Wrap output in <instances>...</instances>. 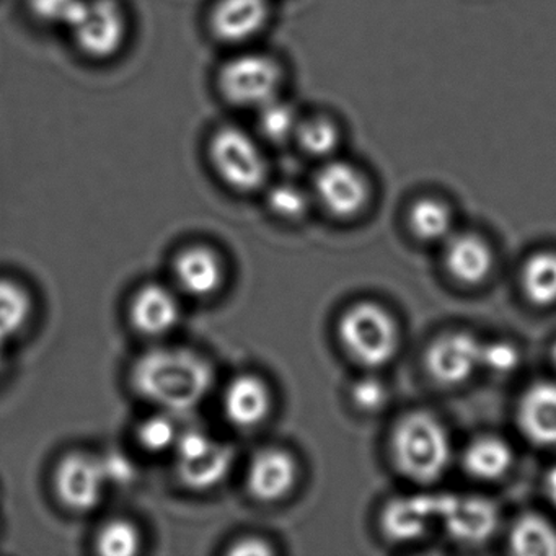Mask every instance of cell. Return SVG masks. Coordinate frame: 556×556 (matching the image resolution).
I'll use <instances>...</instances> for the list:
<instances>
[{
    "mask_svg": "<svg viewBox=\"0 0 556 556\" xmlns=\"http://www.w3.org/2000/svg\"><path fill=\"white\" fill-rule=\"evenodd\" d=\"M136 392L165 412H190L213 389L211 364L184 348H157L142 354L131 370Z\"/></svg>",
    "mask_w": 556,
    "mask_h": 556,
    "instance_id": "cell-1",
    "label": "cell"
},
{
    "mask_svg": "<svg viewBox=\"0 0 556 556\" xmlns=\"http://www.w3.org/2000/svg\"><path fill=\"white\" fill-rule=\"evenodd\" d=\"M392 452L400 471L409 480L431 483L451 464V438L431 413L415 412L405 416L393 431Z\"/></svg>",
    "mask_w": 556,
    "mask_h": 556,
    "instance_id": "cell-2",
    "label": "cell"
},
{
    "mask_svg": "<svg viewBox=\"0 0 556 556\" xmlns=\"http://www.w3.org/2000/svg\"><path fill=\"white\" fill-rule=\"evenodd\" d=\"M338 338L344 351L361 366H386L399 353L400 331L395 318L374 302H359L341 315Z\"/></svg>",
    "mask_w": 556,
    "mask_h": 556,
    "instance_id": "cell-3",
    "label": "cell"
},
{
    "mask_svg": "<svg viewBox=\"0 0 556 556\" xmlns=\"http://www.w3.org/2000/svg\"><path fill=\"white\" fill-rule=\"evenodd\" d=\"M210 159L217 177L233 191L252 193L265 185L268 162L258 142L242 129H219L211 139Z\"/></svg>",
    "mask_w": 556,
    "mask_h": 556,
    "instance_id": "cell-4",
    "label": "cell"
},
{
    "mask_svg": "<svg viewBox=\"0 0 556 556\" xmlns=\"http://www.w3.org/2000/svg\"><path fill=\"white\" fill-rule=\"evenodd\" d=\"M174 451L178 478L190 490H213L232 470V448L200 429L180 432Z\"/></svg>",
    "mask_w": 556,
    "mask_h": 556,
    "instance_id": "cell-5",
    "label": "cell"
},
{
    "mask_svg": "<svg viewBox=\"0 0 556 556\" xmlns=\"http://www.w3.org/2000/svg\"><path fill=\"white\" fill-rule=\"evenodd\" d=\"M220 90L233 105L262 109L278 97L281 71L265 54H240L220 71Z\"/></svg>",
    "mask_w": 556,
    "mask_h": 556,
    "instance_id": "cell-6",
    "label": "cell"
},
{
    "mask_svg": "<svg viewBox=\"0 0 556 556\" xmlns=\"http://www.w3.org/2000/svg\"><path fill=\"white\" fill-rule=\"evenodd\" d=\"M77 47L92 58L113 56L126 38V21L116 0H80L67 22Z\"/></svg>",
    "mask_w": 556,
    "mask_h": 556,
    "instance_id": "cell-7",
    "label": "cell"
},
{
    "mask_svg": "<svg viewBox=\"0 0 556 556\" xmlns=\"http://www.w3.org/2000/svg\"><path fill=\"white\" fill-rule=\"evenodd\" d=\"M53 484L58 500L66 509L84 514L100 506L109 481L100 458L76 452L61 458L54 470Z\"/></svg>",
    "mask_w": 556,
    "mask_h": 556,
    "instance_id": "cell-8",
    "label": "cell"
},
{
    "mask_svg": "<svg viewBox=\"0 0 556 556\" xmlns=\"http://www.w3.org/2000/svg\"><path fill=\"white\" fill-rule=\"evenodd\" d=\"M481 350L483 343L473 334H442L426 353V370L439 386H462L481 369Z\"/></svg>",
    "mask_w": 556,
    "mask_h": 556,
    "instance_id": "cell-9",
    "label": "cell"
},
{
    "mask_svg": "<svg viewBox=\"0 0 556 556\" xmlns=\"http://www.w3.org/2000/svg\"><path fill=\"white\" fill-rule=\"evenodd\" d=\"M315 194L331 216L351 219L366 206L369 185L354 165L331 161L315 177Z\"/></svg>",
    "mask_w": 556,
    "mask_h": 556,
    "instance_id": "cell-10",
    "label": "cell"
},
{
    "mask_svg": "<svg viewBox=\"0 0 556 556\" xmlns=\"http://www.w3.org/2000/svg\"><path fill=\"white\" fill-rule=\"evenodd\" d=\"M445 494H415L396 497L387 504L382 514V529L393 542H416L434 523L441 522Z\"/></svg>",
    "mask_w": 556,
    "mask_h": 556,
    "instance_id": "cell-11",
    "label": "cell"
},
{
    "mask_svg": "<svg viewBox=\"0 0 556 556\" xmlns=\"http://www.w3.org/2000/svg\"><path fill=\"white\" fill-rule=\"evenodd\" d=\"M298 473V462L288 451L263 448L250 462L247 488L260 503H278L291 493Z\"/></svg>",
    "mask_w": 556,
    "mask_h": 556,
    "instance_id": "cell-12",
    "label": "cell"
},
{
    "mask_svg": "<svg viewBox=\"0 0 556 556\" xmlns=\"http://www.w3.org/2000/svg\"><path fill=\"white\" fill-rule=\"evenodd\" d=\"M496 506L478 496H444L441 523L445 532L460 543H481L496 530Z\"/></svg>",
    "mask_w": 556,
    "mask_h": 556,
    "instance_id": "cell-13",
    "label": "cell"
},
{
    "mask_svg": "<svg viewBox=\"0 0 556 556\" xmlns=\"http://www.w3.org/2000/svg\"><path fill=\"white\" fill-rule=\"evenodd\" d=\"M177 295L164 286L149 285L139 289L129 305L132 327L142 337H165L180 321Z\"/></svg>",
    "mask_w": 556,
    "mask_h": 556,
    "instance_id": "cell-14",
    "label": "cell"
},
{
    "mask_svg": "<svg viewBox=\"0 0 556 556\" xmlns=\"http://www.w3.org/2000/svg\"><path fill=\"white\" fill-rule=\"evenodd\" d=\"M271 405L269 387L252 374L236 377L224 390V415L239 429L258 428L268 418Z\"/></svg>",
    "mask_w": 556,
    "mask_h": 556,
    "instance_id": "cell-15",
    "label": "cell"
},
{
    "mask_svg": "<svg viewBox=\"0 0 556 556\" xmlns=\"http://www.w3.org/2000/svg\"><path fill=\"white\" fill-rule=\"evenodd\" d=\"M520 431L533 444L556 447V383L530 386L517 406Z\"/></svg>",
    "mask_w": 556,
    "mask_h": 556,
    "instance_id": "cell-16",
    "label": "cell"
},
{
    "mask_svg": "<svg viewBox=\"0 0 556 556\" xmlns=\"http://www.w3.org/2000/svg\"><path fill=\"white\" fill-rule=\"evenodd\" d=\"M175 281L191 298H210L224 282V266L219 256L206 247H191L175 260Z\"/></svg>",
    "mask_w": 556,
    "mask_h": 556,
    "instance_id": "cell-17",
    "label": "cell"
},
{
    "mask_svg": "<svg viewBox=\"0 0 556 556\" xmlns=\"http://www.w3.org/2000/svg\"><path fill=\"white\" fill-rule=\"evenodd\" d=\"M268 14V0H219L211 17V27L220 40L242 43L265 27Z\"/></svg>",
    "mask_w": 556,
    "mask_h": 556,
    "instance_id": "cell-18",
    "label": "cell"
},
{
    "mask_svg": "<svg viewBox=\"0 0 556 556\" xmlns=\"http://www.w3.org/2000/svg\"><path fill=\"white\" fill-rule=\"evenodd\" d=\"M445 268L462 285H481L493 269V252L481 237L462 233L447 240Z\"/></svg>",
    "mask_w": 556,
    "mask_h": 556,
    "instance_id": "cell-19",
    "label": "cell"
},
{
    "mask_svg": "<svg viewBox=\"0 0 556 556\" xmlns=\"http://www.w3.org/2000/svg\"><path fill=\"white\" fill-rule=\"evenodd\" d=\"M513 448L496 435L475 439L464 454L465 470L483 481L500 480L513 467Z\"/></svg>",
    "mask_w": 556,
    "mask_h": 556,
    "instance_id": "cell-20",
    "label": "cell"
},
{
    "mask_svg": "<svg viewBox=\"0 0 556 556\" xmlns=\"http://www.w3.org/2000/svg\"><path fill=\"white\" fill-rule=\"evenodd\" d=\"M510 548L517 555H556V529L539 514H526L514 522L509 533Z\"/></svg>",
    "mask_w": 556,
    "mask_h": 556,
    "instance_id": "cell-21",
    "label": "cell"
},
{
    "mask_svg": "<svg viewBox=\"0 0 556 556\" xmlns=\"http://www.w3.org/2000/svg\"><path fill=\"white\" fill-rule=\"evenodd\" d=\"M523 294L536 307L556 304V252L533 253L520 275Z\"/></svg>",
    "mask_w": 556,
    "mask_h": 556,
    "instance_id": "cell-22",
    "label": "cell"
},
{
    "mask_svg": "<svg viewBox=\"0 0 556 556\" xmlns=\"http://www.w3.org/2000/svg\"><path fill=\"white\" fill-rule=\"evenodd\" d=\"M31 299L17 282L0 279V343L5 344L27 327Z\"/></svg>",
    "mask_w": 556,
    "mask_h": 556,
    "instance_id": "cell-23",
    "label": "cell"
},
{
    "mask_svg": "<svg viewBox=\"0 0 556 556\" xmlns=\"http://www.w3.org/2000/svg\"><path fill=\"white\" fill-rule=\"evenodd\" d=\"M451 207L434 198L416 201L409 211V227L418 239L438 242L447 239L452 229Z\"/></svg>",
    "mask_w": 556,
    "mask_h": 556,
    "instance_id": "cell-24",
    "label": "cell"
},
{
    "mask_svg": "<svg viewBox=\"0 0 556 556\" xmlns=\"http://www.w3.org/2000/svg\"><path fill=\"white\" fill-rule=\"evenodd\" d=\"M294 138L312 157H330L340 144V132L334 123L320 116L299 123Z\"/></svg>",
    "mask_w": 556,
    "mask_h": 556,
    "instance_id": "cell-25",
    "label": "cell"
},
{
    "mask_svg": "<svg viewBox=\"0 0 556 556\" xmlns=\"http://www.w3.org/2000/svg\"><path fill=\"white\" fill-rule=\"evenodd\" d=\"M97 552L103 556H132L141 548V533L128 520H110L97 535Z\"/></svg>",
    "mask_w": 556,
    "mask_h": 556,
    "instance_id": "cell-26",
    "label": "cell"
},
{
    "mask_svg": "<svg viewBox=\"0 0 556 556\" xmlns=\"http://www.w3.org/2000/svg\"><path fill=\"white\" fill-rule=\"evenodd\" d=\"M260 110V129L268 141L275 144L294 138L298 131L299 118L294 109L288 103L281 102L276 97L271 102L266 103Z\"/></svg>",
    "mask_w": 556,
    "mask_h": 556,
    "instance_id": "cell-27",
    "label": "cell"
},
{
    "mask_svg": "<svg viewBox=\"0 0 556 556\" xmlns=\"http://www.w3.org/2000/svg\"><path fill=\"white\" fill-rule=\"evenodd\" d=\"M177 426L168 416H152L138 428V442L144 451L151 454H162L170 451L177 444Z\"/></svg>",
    "mask_w": 556,
    "mask_h": 556,
    "instance_id": "cell-28",
    "label": "cell"
},
{
    "mask_svg": "<svg viewBox=\"0 0 556 556\" xmlns=\"http://www.w3.org/2000/svg\"><path fill=\"white\" fill-rule=\"evenodd\" d=\"M268 206L281 219L298 220L307 213V194L295 185H276L269 190Z\"/></svg>",
    "mask_w": 556,
    "mask_h": 556,
    "instance_id": "cell-29",
    "label": "cell"
},
{
    "mask_svg": "<svg viewBox=\"0 0 556 556\" xmlns=\"http://www.w3.org/2000/svg\"><path fill=\"white\" fill-rule=\"evenodd\" d=\"M351 399L357 409L364 413H376L389 402V392L383 382L376 377H364L351 389Z\"/></svg>",
    "mask_w": 556,
    "mask_h": 556,
    "instance_id": "cell-30",
    "label": "cell"
},
{
    "mask_svg": "<svg viewBox=\"0 0 556 556\" xmlns=\"http://www.w3.org/2000/svg\"><path fill=\"white\" fill-rule=\"evenodd\" d=\"M519 364V351L513 344L504 341L483 343L481 350V367L493 374H509Z\"/></svg>",
    "mask_w": 556,
    "mask_h": 556,
    "instance_id": "cell-31",
    "label": "cell"
},
{
    "mask_svg": "<svg viewBox=\"0 0 556 556\" xmlns=\"http://www.w3.org/2000/svg\"><path fill=\"white\" fill-rule=\"evenodd\" d=\"M80 0H30L31 9L38 17L48 22L67 25Z\"/></svg>",
    "mask_w": 556,
    "mask_h": 556,
    "instance_id": "cell-32",
    "label": "cell"
},
{
    "mask_svg": "<svg viewBox=\"0 0 556 556\" xmlns=\"http://www.w3.org/2000/svg\"><path fill=\"white\" fill-rule=\"evenodd\" d=\"M100 464L109 483L110 481L119 484L128 483L135 478V464L119 452H110L109 455L100 458Z\"/></svg>",
    "mask_w": 556,
    "mask_h": 556,
    "instance_id": "cell-33",
    "label": "cell"
},
{
    "mask_svg": "<svg viewBox=\"0 0 556 556\" xmlns=\"http://www.w3.org/2000/svg\"><path fill=\"white\" fill-rule=\"evenodd\" d=\"M230 555L237 556H266L273 555L275 548L266 540L249 536V539L239 540L236 545L229 549Z\"/></svg>",
    "mask_w": 556,
    "mask_h": 556,
    "instance_id": "cell-34",
    "label": "cell"
},
{
    "mask_svg": "<svg viewBox=\"0 0 556 556\" xmlns=\"http://www.w3.org/2000/svg\"><path fill=\"white\" fill-rule=\"evenodd\" d=\"M546 496L552 501L553 506H556V465L552 470L546 473L545 478Z\"/></svg>",
    "mask_w": 556,
    "mask_h": 556,
    "instance_id": "cell-35",
    "label": "cell"
},
{
    "mask_svg": "<svg viewBox=\"0 0 556 556\" xmlns=\"http://www.w3.org/2000/svg\"><path fill=\"white\" fill-rule=\"evenodd\" d=\"M4 346L5 344L0 343V370L4 367Z\"/></svg>",
    "mask_w": 556,
    "mask_h": 556,
    "instance_id": "cell-36",
    "label": "cell"
},
{
    "mask_svg": "<svg viewBox=\"0 0 556 556\" xmlns=\"http://www.w3.org/2000/svg\"><path fill=\"white\" fill-rule=\"evenodd\" d=\"M552 361H553V364H555V367H556V343H555V346H553V350H552Z\"/></svg>",
    "mask_w": 556,
    "mask_h": 556,
    "instance_id": "cell-37",
    "label": "cell"
}]
</instances>
